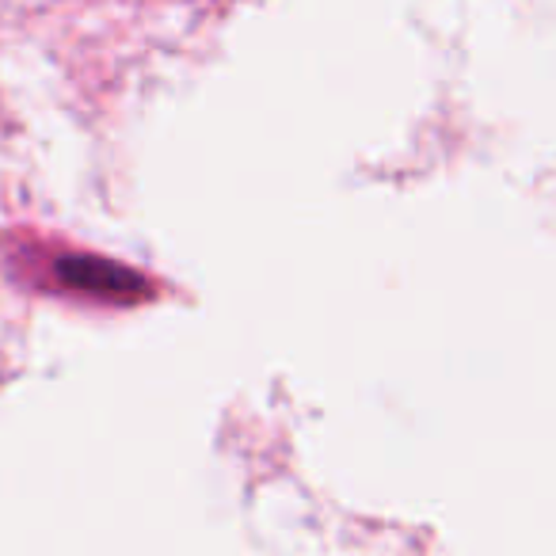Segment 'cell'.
I'll return each mask as SVG.
<instances>
[{
    "instance_id": "6da1fadb",
    "label": "cell",
    "mask_w": 556,
    "mask_h": 556,
    "mask_svg": "<svg viewBox=\"0 0 556 556\" xmlns=\"http://www.w3.org/2000/svg\"><path fill=\"white\" fill-rule=\"evenodd\" d=\"M58 275H62L65 287L85 290V294L96 298H118V302H126V298H134L141 290V275L118 267V263L96 260V255H65L58 263Z\"/></svg>"
}]
</instances>
